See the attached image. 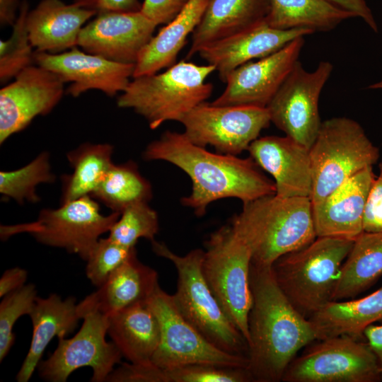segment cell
<instances>
[{
    "label": "cell",
    "mask_w": 382,
    "mask_h": 382,
    "mask_svg": "<svg viewBox=\"0 0 382 382\" xmlns=\"http://www.w3.org/2000/svg\"><path fill=\"white\" fill-rule=\"evenodd\" d=\"M248 371L253 381L278 382L299 350L316 340L308 318L277 284L272 266L250 264Z\"/></svg>",
    "instance_id": "2"
},
{
    "label": "cell",
    "mask_w": 382,
    "mask_h": 382,
    "mask_svg": "<svg viewBox=\"0 0 382 382\" xmlns=\"http://www.w3.org/2000/svg\"><path fill=\"white\" fill-rule=\"evenodd\" d=\"M313 33L306 29L279 30L264 21L248 30L219 39L202 47L198 54L215 67L225 83L235 69L254 59L265 57L299 37Z\"/></svg>",
    "instance_id": "21"
},
{
    "label": "cell",
    "mask_w": 382,
    "mask_h": 382,
    "mask_svg": "<svg viewBox=\"0 0 382 382\" xmlns=\"http://www.w3.org/2000/svg\"><path fill=\"white\" fill-rule=\"evenodd\" d=\"M158 231V217L148 202H140L124 209L120 218L110 228L112 241L126 247H135L138 239L154 241Z\"/></svg>",
    "instance_id": "35"
},
{
    "label": "cell",
    "mask_w": 382,
    "mask_h": 382,
    "mask_svg": "<svg viewBox=\"0 0 382 382\" xmlns=\"http://www.w3.org/2000/svg\"><path fill=\"white\" fill-rule=\"evenodd\" d=\"M143 157L170 163L190 177L192 192L181 203L199 216L218 199L233 197L245 203L276 192L274 183L250 157L212 153L191 142L184 133L166 131L146 146Z\"/></svg>",
    "instance_id": "1"
},
{
    "label": "cell",
    "mask_w": 382,
    "mask_h": 382,
    "mask_svg": "<svg viewBox=\"0 0 382 382\" xmlns=\"http://www.w3.org/2000/svg\"><path fill=\"white\" fill-rule=\"evenodd\" d=\"M376 176L373 166L346 180L325 197L312 203L317 237L355 240L362 232L368 195Z\"/></svg>",
    "instance_id": "20"
},
{
    "label": "cell",
    "mask_w": 382,
    "mask_h": 382,
    "mask_svg": "<svg viewBox=\"0 0 382 382\" xmlns=\"http://www.w3.org/2000/svg\"><path fill=\"white\" fill-rule=\"evenodd\" d=\"M168 382H250L248 368L195 364L166 370Z\"/></svg>",
    "instance_id": "38"
},
{
    "label": "cell",
    "mask_w": 382,
    "mask_h": 382,
    "mask_svg": "<svg viewBox=\"0 0 382 382\" xmlns=\"http://www.w3.org/2000/svg\"><path fill=\"white\" fill-rule=\"evenodd\" d=\"M135 252V247L124 246L108 237L99 238L86 260L87 278L93 285L100 286Z\"/></svg>",
    "instance_id": "37"
},
{
    "label": "cell",
    "mask_w": 382,
    "mask_h": 382,
    "mask_svg": "<svg viewBox=\"0 0 382 382\" xmlns=\"http://www.w3.org/2000/svg\"><path fill=\"white\" fill-rule=\"evenodd\" d=\"M28 272L20 267L6 270L0 279V297L16 291L25 285Z\"/></svg>",
    "instance_id": "44"
},
{
    "label": "cell",
    "mask_w": 382,
    "mask_h": 382,
    "mask_svg": "<svg viewBox=\"0 0 382 382\" xmlns=\"http://www.w3.org/2000/svg\"><path fill=\"white\" fill-rule=\"evenodd\" d=\"M266 23L279 30L329 32L354 16L326 0H269Z\"/></svg>",
    "instance_id": "30"
},
{
    "label": "cell",
    "mask_w": 382,
    "mask_h": 382,
    "mask_svg": "<svg viewBox=\"0 0 382 382\" xmlns=\"http://www.w3.org/2000/svg\"><path fill=\"white\" fill-rule=\"evenodd\" d=\"M112 212H120L140 202H148L152 197L149 182L139 173L134 162L113 163L91 195Z\"/></svg>",
    "instance_id": "32"
},
{
    "label": "cell",
    "mask_w": 382,
    "mask_h": 382,
    "mask_svg": "<svg viewBox=\"0 0 382 382\" xmlns=\"http://www.w3.org/2000/svg\"><path fill=\"white\" fill-rule=\"evenodd\" d=\"M318 340L290 362L282 381H381L376 357L366 340L342 335Z\"/></svg>",
    "instance_id": "10"
},
{
    "label": "cell",
    "mask_w": 382,
    "mask_h": 382,
    "mask_svg": "<svg viewBox=\"0 0 382 382\" xmlns=\"http://www.w3.org/2000/svg\"><path fill=\"white\" fill-rule=\"evenodd\" d=\"M64 82L38 65L23 69L0 90V144L50 113L62 99Z\"/></svg>",
    "instance_id": "15"
},
{
    "label": "cell",
    "mask_w": 382,
    "mask_h": 382,
    "mask_svg": "<svg viewBox=\"0 0 382 382\" xmlns=\"http://www.w3.org/2000/svg\"><path fill=\"white\" fill-rule=\"evenodd\" d=\"M205 247L204 277L227 317L248 342V316L253 303L251 251L231 224L214 231Z\"/></svg>",
    "instance_id": "8"
},
{
    "label": "cell",
    "mask_w": 382,
    "mask_h": 382,
    "mask_svg": "<svg viewBox=\"0 0 382 382\" xmlns=\"http://www.w3.org/2000/svg\"><path fill=\"white\" fill-rule=\"evenodd\" d=\"M151 243L154 253L169 260L176 268L177 289L173 299L181 315L216 347L248 357L246 340L227 317L204 277V250L196 248L178 255L163 243L154 240Z\"/></svg>",
    "instance_id": "6"
},
{
    "label": "cell",
    "mask_w": 382,
    "mask_h": 382,
    "mask_svg": "<svg viewBox=\"0 0 382 382\" xmlns=\"http://www.w3.org/2000/svg\"><path fill=\"white\" fill-rule=\"evenodd\" d=\"M379 173L370 188L366 202L363 229L366 232H382V162Z\"/></svg>",
    "instance_id": "40"
},
{
    "label": "cell",
    "mask_w": 382,
    "mask_h": 382,
    "mask_svg": "<svg viewBox=\"0 0 382 382\" xmlns=\"http://www.w3.org/2000/svg\"><path fill=\"white\" fill-rule=\"evenodd\" d=\"M208 0H188L179 13L153 36L135 64L133 77L158 73L175 63L187 38L201 21Z\"/></svg>",
    "instance_id": "27"
},
{
    "label": "cell",
    "mask_w": 382,
    "mask_h": 382,
    "mask_svg": "<svg viewBox=\"0 0 382 382\" xmlns=\"http://www.w3.org/2000/svg\"><path fill=\"white\" fill-rule=\"evenodd\" d=\"M28 316L33 324V335L28 354L16 376L18 382L30 380L50 342L54 337L63 338L73 332L81 319L76 299L70 296L62 299L57 294L47 298L37 296Z\"/></svg>",
    "instance_id": "24"
},
{
    "label": "cell",
    "mask_w": 382,
    "mask_h": 382,
    "mask_svg": "<svg viewBox=\"0 0 382 382\" xmlns=\"http://www.w3.org/2000/svg\"><path fill=\"white\" fill-rule=\"evenodd\" d=\"M369 89H379L382 91V80L378 81L374 84L370 85L368 87Z\"/></svg>",
    "instance_id": "47"
},
{
    "label": "cell",
    "mask_w": 382,
    "mask_h": 382,
    "mask_svg": "<svg viewBox=\"0 0 382 382\" xmlns=\"http://www.w3.org/2000/svg\"><path fill=\"white\" fill-rule=\"evenodd\" d=\"M269 11V0H208L201 21L192 33L187 59L207 44L265 21Z\"/></svg>",
    "instance_id": "25"
},
{
    "label": "cell",
    "mask_w": 382,
    "mask_h": 382,
    "mask_svg": "<svg viewBox=\"0 0 382 382\" xmlns=\"http://www.w3.org/2000/svg\"><path fill=\"white\" fill-rule=\"evenodd\" d=\"M230 224L250 248L251 262L262 266H272L317 237L309 197L265 195L243 203Z\"/></svg>",
    "instance_id": "3"
},
{
    "label": "cell",
    "mask_w": 382,
    "mask_h": 382,
    "mask_svg": "<svg viewBox=\"0 0 382 382\" xmlns=\"http://www.w3.org/2000/svg\"><path fill=\"white\" fill-rule=\"evenodd\" d=\"M159 286L158 273L137 257V252L115 270L94 292L77 303L78 314L98 311L109 316L146 301Z\"/></svg>",
    "instance_id": "22"
},
{
    "label": "cell",
    "mask_w": 382,
    "mask_h": 382,
    "mask_svg": "<svg viewBox=\"0 0 382 382\" xmlns=\"http://www.w3.org/2000/svg\"><path fill=\"white\" fill-rule=\"evenodd\" d=\"M364 337L376 357L382 380V324L368 326Z\"/></svg>",
    "instance_id": "45"
},
{
    "label": "cell",
    "mask_w": 382,
    "mask_h": 382,
    "mask_svg": "<svg viewBox=\"0 0 382 382\" xmlns=\"http://www.w3.org/2000/svg\"><path fill=\"white\" fill-rule=\"evenodd\" d=\"M109 382H168L165 370L152 361L120 363L106 378Z\"/></svg>",
    "instance_id": "39"
},
{
    "label": "cell",
    "mask_w": 382,
    "mask_h": 382,
    "mask_svg": "<svg viewBox=\"0 0 382 382\" xmlns=\"http://www.w3.org/2000/svg\"><path fill=\"white\" fill-rule=\"evenodd\" d=\"M34 62L55 74L64 83L67 93L78 97L90 90L108 96L122 93L133 77L135 64L120 63L88 53L74 47L62 53L35 51Z\"/></svg>",
    "instance_id": "17"
},
{
    "label": "cell",
    "mask_w": 382,
    "mask_h": 382,
    "mask_svg": "<svg viewBox=\"0 0 382 382\" xmlns=\"http://www.w3.org/2000/svg\"><path fill=\"white\" fill-rule=\"evenodd\" d=\"M50 156L42 152L26 166L11 171L0 172V192L23 204L25 200L36 203L40 201L35 187L42 183H52Z\"/></svg>",
    "instance_id": "33"
},
{
    "label": "cell",
    "mask_w": 382,
    "mask_h": 382,
    "mask_svg": "<svg viewBox=\"0 0 382 382\" xmlns=\"http://www.w3.org/2000/svg\"><path fill=\"white\" fill-rule=\"evenodd\" d=\"M332 70L331 62L321 61L308 71L299 60L266 107L271 122L308 149L322 123L319 98Z\"/></svg>",
    "instance_id": "12"
},
{
    "label": "cell",
    "mask_w": 382,
    "mask_h": 382,
    "mask_svg": "<svg viewBox=\"0 0 382 382\" xmlns=\"http://www.w3.org/2000/svg\"><path fill=\"white\" fill-rule=\"evenodd\" d=\"M304 44V37H296L279 50L235 69L227 76L223 93L212 103L266 108L299 61Z\"/></svg>",
    "instance_id": "16"
},
{
    "label": "cell",
    "mask_w": 382,
    "mask_h": 382,
    "mask_svg": "<svg viewBox=\"0 0 382 382\" xmlns=\"http://www.w3.org/2000/svg\"><path fill=\"white\" fill-rule=\"evenodd\" d=\"M108 334L129 362L151 361L161 341L158 319L146 301L107 316Z\"/></svg>",
    "instance_id": "26"
},
{
    "label": "cell",
    "mask_w": 382,
    "mask_h": 382,
    "mask_svg": "<svg viewBox=\"0 0 382 382\" xmlns=\"http://www.w3.org/2000/svg\"><path fill=\"white\" fill-rule=\"evenodd\" d=\"M214 71L208 64L181 60L163 72L133 78L117 98V105L142 116L151 129L167 121L180 122L211 96L213 85L206 79Z\"/></svg>",
    "instance_id": "4"
},
{
    "label": "cell",
    "mask_w": 382,
    "mask_h": 382,
    "mask_svg": "<svg viewBox=\"0 0 382 382\" xmlns=\"http://www.w3.org/2000/svg\"><path fill=\"white\" fill-rule=\"evenodd\" d=\"M308 319L317 340L342 335L365 339L364 330L382 321V286L358 299L331 301Z\"/></svg>",
    "instance_id": "28"
},
{
    "label": "cell",
    "mask_w": 382,
    "mask_h": 382,
    "mask_svg": "<svg viewBox=\"0 0 382 382\" xmlns=\"http://www.w3.org/2000/svg\"><path fill=\"white\" fill-rule=\"evenodd\" d=\"M73 3L95 11L96 15L106 12H137L141 8L138 0H74Z\"/></svg>",
    "instance_id": "42"
},
{
    "label": "cell",
    "mask_w": 382,
    "mask_h": 382,
    "mask_svg": "<svg viewBox=\"0 0 382 382\" xmlns=\"http://www.w3.org/2000/svg\"><path fill=\"white\" fill-rule=\"evenodd\" d=\"M313 172L311 203L325 197L340 184L376 164L380 151L357 121L334 117L322 122L309 149Z\"/></svg>",
    "instance_id": "7"
},
{
    "label": "cell",
    "mask_w": 382,
    "mask_h": 382,
    "mask_svg": "<svg viewBox=\"0 0 382 382\" xmlns=\"http://www.w3.org/2000/svg\"><path fill=\"white\" fill-rule=\"evenodd\" d=\"M83 25L77 47L110 61L136 64L157 25L137 12H106Z\"/></svg>",
    "instance_id": "18"
},
{
    "label": "cell",
    "mask_w": 382,
    "mask_h": 382,
    "mask_svg": "<svg viewBox=\"0 0 382 382\" xmlns=\"http://www.w3.org/2000/svg\"><path fill=\"white\" fill-rule=\"evenodd\" d=\"M337 7L351 13L354 17L361 18L369 28L377 33L378 25L366 0H326Z\"/></svg>",
    "instance_id": "43"
},
{
    "label": "cell",
    "mask_w": 382,
    "mask_h": 382,
    "mask_svg": "<svg viewBox=\"0 0 382 382\" xmlns=\"http://www.w3.org/2000/svg\"><path fill=\"white\" fill-rule=\"evenodd\" d=\"M147 303L157 316L161 341L151 361L163 370L195 364L248 368V358L224 352L208 341L181 315L173 295L160 286Z\"/></svg>",
    "instance_id": "11"
},
{
    "label": "cell",
    "mask_w": 382,
    "mask_h": 382,
    "mask_svg": "<svg viewBox=\"0 0 382 382\" xmlns=\"http://www.w3.org/2000/svg\"><path fill=\"white\" fill-rule=\"evenodd\" d=\"M37 298L35 285L25 284L5 296L0 303V361L8 354L14 344L13 328L17 320L29 315Z\"/></svg>",
    "instance_id": "36"
},
{
    "label": "cell",
    "mask_w": 382,
    "mask_h": 382,
    "mask_svg": "<svg viewBox=\"0 0 382 382\" xmlns=\"http://www.w3.org/2000/svg\"><path fill=\"white\" fill-rule=\"evenodd\" d=\"M179 122L193 144L204 148L209 145L218 153L236 156L248 150L271 121L266 108L204 102Z\"/></svg>",
    "instance_id": "13"
},
{
    "label": "cell",
    "mask_w": 382,
    "mask_h": 382,
    "mask_svg": "<svg viewBox=\"0 0 382 382\" xmlns=\"http://www.w3.org/2000/svg\"><path fill=\"white\" fill-rule=\"evenodd\" d=\"M28 4L22 1L11 37L0 40V81L5 83L34 62V54L26 25Z\"/></svg>",
    "instance_id": "34"
},
{
    "label": "cell",
    "mask_w": 382,
    "mask_h": 382,
    "mask_svg": "<svg viewBox=\"0 0 382 382\" xmlns=\"http://www.w3.org/2000/svg\"><path fill=\"white\" fill-rule=\"evenodd\" d=\"M22 2L21 0H0V23L1 26L13 25Z\"/></svg>",
    "instance_id": "46"
},
{
    "label": "cell",
    "mask_w": 382,
    "mask_h": 382,
    "mask_svg": "<svg viewBox=\"0 0 382 382\" xmlns=\"http://www.w3.org/2000/svg\"><path fill=\"white\" fill-rule=\"evenodd\" d=\"M248 151L258 167L273 177L276 195L310 198L313 172L308 149L286 136H267L253 141Z\"/></svg>",
    "instance_id": "19"
},
{
    "label": "cell",
    "mask_w": 382,
    "mask_h": 382,
    "mask_svg": "<svg viewBox=\"0 0 382 382\" xmlns=\"http://www.w3.org/2000/svg\"><path fill=\"white\" fill-rule=\"evenodd\" d=\"M382 276V232H362L345 260L332 301L351 299Z\"/></svg>",
    "instance_id": "29"
},
{
    "label": "cell",
    "mask_w": 382,
    "mask_h": 382,
    "mask_svg": "<svg viewBox=\"0 0 382 382\" xmlns=\"http://www.w3.org/2000/svg\"><path fill=\"white\" fill-rule=\"evenodd\" d=\"M100 210L91 196H84L58 209L41 210L35 221L1 226V237L28 233L44 245L64 248L86 261L99 237L110 231L121 214L112 212L105 216Z\"/></svg>",
    "instance_id": "9"
},
{
    "label": "cell",
    "mask_w": 382,
    "mask_h": 382,
    "mask_svg": "<svg viewBox=\"0 0 382 382\" xmlns=\"http://www.w3.org/2000/svg\"><path fill=\"white\" fill-rule=\"evenodd\" d=\"M112 152L110 144L86 143L67 154L73 173L63 176L61 204L91 196L113 164Z\"/></svg>",
    "instance_id": "31"
},
{
    "label": "cell",
    "mask_w": 382,
    "mask_h": 382,
    "mask_svg": "<svg viewBox=\"0 0 382 382\" xmlns=\"http://www.w3.org/2000/svg\"><path fill=\"white\" fill-rule=\"evenodd\" d=\"M82 326L71 338H59L58 345L50 357L37 365L42 378L50 382H65L76 369H92L91 381H105L121 363L122 355L112 342L105 340L108 317L98 311L84 313Z\"/></svg>",
    "instance_id": "14"
},
{
    "label": "cell",
    "mask_w": 382,
    "mask_h": 382,
    "mask_svg": "<svg viewBox=\"0 0 382 382\" xmlns=\"http://www.w3.org/2000/svg\"><path fill=\"white\" fill-rule=\"evenodd\" d=\"M354 240L316 237L272 265L274 277L294 307L309 318L332 301L341 267Z\"/></svg>",
    "instance_id": "5"
},
{
    "label": "cell",
    "mask_w": 382,
    "mask_h": 382,
    "mask_svg": "<svg viewBox=\"0 0 382 382\" xmlns=\"http://www.w3.org/2000/svg\"><path fill=\"white\" fill-rule=\"evenodd\" d=\"M96 15L74 3L42 0L26 17L31 45L36 51L54 54L76 47L82 28Z\"/></svg>",
    "instance_id": "23"
},
{
    "label": "cell",
    "mask_w": 382,
    "mask_h": 382,
    "mask_svg": "<svg viewBox=\"0 0 382 382\" xmlns=\"http://www.w3.org/2000/svg\"><path fill=\"white\" fill-rule=\"evenodd\" d=\"M188 0H144L141 12L157 25L172 21L186 5Z\"/></svg>",
    "instance_id": "41"
}]
</instances>
